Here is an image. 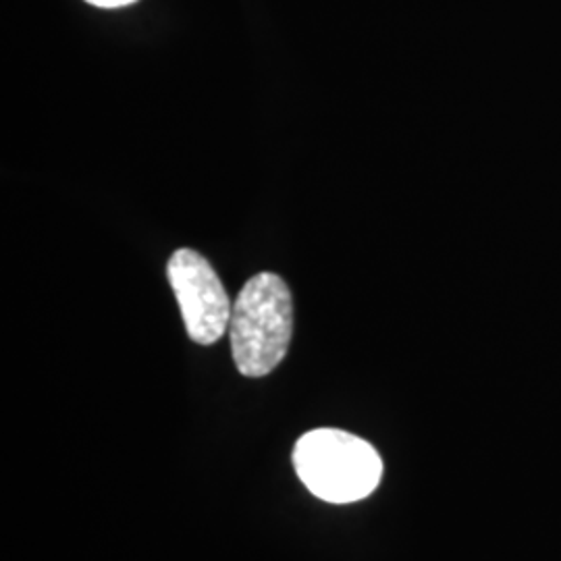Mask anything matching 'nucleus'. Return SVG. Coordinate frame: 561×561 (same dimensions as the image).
I'll list each match as a JSON object with an SVG mask.
<instances>
[{
    "label": "nucleus",
    "instance_id": "1",
    "mask_svg": "<svg viewBox=\"0 0 561 561\" xmlns=\"http://www.w3.org/2000/svg\"><path fill=\"white\" fill-rule=\"evenodd\" d=\"M294 335V300L275 273H259L233 304L229 337L233 362L243 377L261 379L279 366Z\"/></svg>",
    "mask_w": 561,
    "mask_h": 561
},
{
    "label": "nucleus",
    "instance_id": "2",
    "mask_svg": "<svg viewBox=\"0 0 561 561\" xmlns=\"http://www.w3.org/2000/svg\"><path fill=\"white\" fill-rule=\"evenodd\" d=\"M294 468L322 502L366 500L381 482L382 461L368 442L340 428H317L296 443Z\"/></svg>",
    "mask_w": 561,
    "mask_h": 561
},
{
    "label": "nucleus",
    "instance_id": "3",
    "mask_svg": "<svg viewBox=\"0 0 561 561\" xmlns=\"http://www.w3.org/2000/svg\"><path fill=\"white\" fill-rule=\"evenodd\" d=\"M167 277L180 301L181 317L192 341L213 345L229 331L233 304L222 287L213 264L201 252L181 248L169 266Z\"/></svg>",
    "mask_w": 561,
    "mask_h": 561
},
{
    "label": "nucleus",
    "instance_id": "4",
    "mask_svg": "<svg viewBox=\"0 0 561 561\" xmlns=\"http://www.w3.org/2000/svg\"><path fill=\"white\" fill-rule=\"evenodd\" d=\"M88 4L92 7H99V9H123V7H129L138 0H85Z\"/></svg>",
    "mask_w": 561,
    "mask_h": 561
}]
</instances>
